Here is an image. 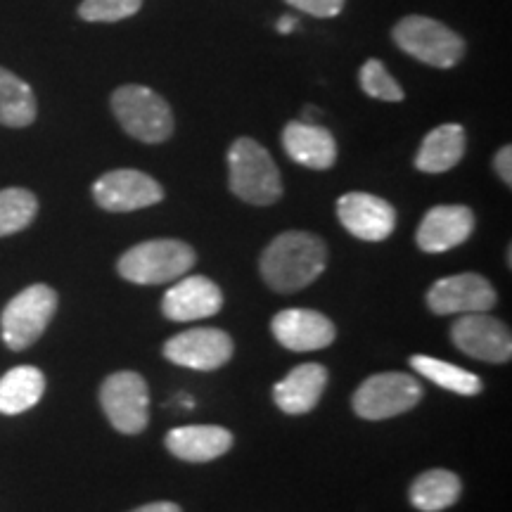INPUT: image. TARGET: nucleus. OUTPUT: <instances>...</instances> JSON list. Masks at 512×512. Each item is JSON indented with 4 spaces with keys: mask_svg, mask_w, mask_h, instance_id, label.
Here are the masks:
<instances>
[{
    "mask_svg": "<svg viewBox=\"0 0 512 512\" xmlns=\"http://www.w3.org/2000/svg\"><path fill=\"white\" fill-rule=\"evenodd\" d=\"M411 366L415 373L437 384L441 389H448V392L460 394V396H477L484 389L482 380L470 370L456 366V363L439 361V358L432 356H413Z\"/></svg>",
    "mask_w": 512,
    "mask_h": 512,
    "instance_id": "24",
    "label": "nucleus"
},
{
    "mask_svg": "<svg viewBox=\"0 0 512 512\" xmlns=\"http://www.w3.org/2000/svg\"><path fill=\"white\" fill-rule=\"evenodd\" d=\"M465 128L460 124H444L430 131L422 140L418 155H415V169L422 174H444L460 164L465 157Z\"/></svg>",
    "mask_w": 512,
    "mask_h": 512,
    "instance_id": "20",
    "label": "nucleus"
},
{
    "mask_svg": "<svg viewBox=\"0 0 512 512\" xmlns=\"http://www.w3.org/2000/svg\"><path fill=\"white\" fill-rule=\"evenodd\" d=\"M496 290L484 275L460 273L441 278L427 292V306L437 316H465V313H489L496 306Z\"/></svg>",
    "mask_w": 512,
    "mask_h": 512,
    "instance_id": "12",
    "label": "nucleus"
},
{
    "mask_svg": "<svg viewBox=\"0 0 512 512\" xmlns=\"http://www.w3.org/2000/svg\"><path fill=\"white\" fill-rule=\"evenodd\" d=\"M283 147L292 162L313 171L332 169L337 162V143L332 133L309 121H290L283 131Z\"/></svg>",
    "mask_w": 512,
    "mask_h": 512,
    "instance_id": "17",
    "label": "nucleus"
},
{
    "mask_svg": "<svg viewBox=\"0 0 512 512\" xmlns=\"http://www.w3.org/2000/svg\"><path fill=\"white\" fill-rule=\"evenodd\" d=\"M143 8V0H83L79 17L83 22H121Z\"/></svg>",
    "mask_w": 512,
    "mask_h": 512,
    "instance_id": "27",
    "label": "nucleus"
},
{
    "mask_svg": "<svg viewBox=\"0 0 512 512\" xmlns=\"http://www.w3.org/2000/svg\"><path fill=\"white\" fill-rule=\"evenodd\" d=\"M100 406L114 430L121 434H140L150 422V392L143 375L121 370L102 382Z\"/></svg>",
    "mask_w": 512,
    "mask_h": 512,
    "instance_id": "8",
    "label": "nucleus"
},
{
    "mask_svg": "<svg viewBox=\"0 0 512 512\" xmlns=\"http://www.w3.org/2000/svg\"><path fill=\"white\" fill-rule=\"evenodd\" d=\"M164 444L171 456L185 463H209L233 448V434L219 425H188L171 430Z\"/></svg>",
    "mask_w": 512,
    "mask_h": 512,
    "instance_id": "19",
    "label": "nucleus"
},
{
    "mask_svg": "<svg viewBox=\"0 0 512 512\" xmlns=\"http://www.w3.org/2000/svg\"><path fill=\"white\" fill-rule=\"evenodd\" d=\"M494 169L505 185H512V147L505 145L496 152Z\"/></svg>",
    "mask_w": 512,
    "mask_h": 512,
    "instance_id": "29",
    "label": "nucleus"
},
{
    "mask_svg": "<svg viewBox=\"0 0 512 512\" xmlns=\"http://www.w3.org/2000/svg\"><path fill=\"white\" fill-rule=\"evenodd\" d=\"M57 311V292L50 285H29L10 299L0 316L5 347L24 351L43 337Z\"/></svg>",
    "mask_w": 512,
    "mask_h": 512,
    "instance_id": "6",
    "label": "nucleus"
},
{
    "mask_svg": "<svg viewBox=\"0 0 512 512\" xmlns=\"http://www.w3.org/2000/svg\"><path fill=\"white\" fill-rule=\"evenodd\" d=\"M318 110H316V107H306V110H304V119L302 121H309V124H316V119H318Z\"/></svg>",
    "mask_w": 512,
    "mask_h": 512,
    "instance_id": "32",
    "label": "nucleus"
},
{
    "mask_svg": "<svg viewBox=\"0 0 512 512\" xmlns=\"http://www.w3.org/2000/svg\"><path fill=\"white\" fill-rule=\"evenodd\" d=\"M273 337L290 351H320L335 342V323L313 309H285L273 318Z\"/></svg>",
    "mask_w": 512,
    "mask_h": 512,
    "instance_id": "15",
    "label": "nucleus"
},
{
    "mask_svg": "<svg viewBox=\"0 0 512 512\" xmlns=\"http://www.w3.org/2000/svg\"><path fill=\"white\" fill-rule=\"evenodd\" d=\"M131 512H183V510H181V505H176L171 501H157V503L140 505V508L131 510Z\"/></svg>",
    "mask_w": 512,
    "mask_h": 512,
    "instance_id": "30",
    "label": "nucleus"
},
{
    "mask_svg": "<svg viewBox=\"0 0 512 512\" xmlns=\"http://www.w3.org/2000/svg\"><path fill=\"white\" fill-rule=\"evenodd\" d=\"M38 105L31 86L10 69L0 67V124L24 128L36 121Z\"/></svg>",
    "mask_w": 512,
    "mask_h": 512,
    "instance_id": "23",
    "label": "nucleus"
},
{
    "mask_svg": "<svg viewBox=\"0 0 512 512\" xmlns=\"http://www.w3.org/2000/svg\"><path fill=\"white\" fill-rule=\"evenodd\" d=\"M223 294L214 280L204 275H188L178 278V283L166 290L162 299V313L176 323H192V320L211 318L221 311Z\"/></svg>",
    "mask_w": 512,
    "mask_h": 512,
    "instance_id": "16",
    "label": "nucleus"
},
{
    "mask_svg": "<svg viewBox=\"0 0 512 512\" xmlns=\"http://www.w3.org/2000/svg\"><path fill=\"white\" fill-rule=\"evenodd\" d=\"M422 399V384L406 373H380L361 382L351 406L363 420H389L413 411Z\"/></svg>",
    "mask_w": 512,
    "mask_h": 512,
    "instance_id": "7",
    "label": "nucleus"
},
{
    "mask_svg": "<svg viewBox=\"0 0 512 512\" xmlns=\"http://www.w3.org/2000/svg\"><path fill=\"white\" fill-rule=\"evenodd\" d=\"M93 200L112 214L147 209L164 200V188L155 178L136 169H117L102 174L93 183Z\"/></svg>",
    "mask_w": 512,
    "mask_h": 512,
    "instance_id": "9",
    "label": "nucleus"
},
{
    "mask_svg": "<svg viewBox=\"0 0 512 512\" xmlns=\"http://www.w3.org/2000/svg\"><path fill=\"white\" fill-rule=\"evenodd\" d=\"M230 192L242 202L268 207L283 197V181L271 152L254 138H238L228 150Z\"/></svg>",
    "mask_w": 512,
    "mask_h": 512,
    "instance_id": "2",
    "label": "nucleus"
},
{
    "mask_svg": "<svg viewBox=\"0 0 512 512\" xmlns=\"http://www.w3.org/2000/svg\"><path fill=\"white\" fill-rule=\"evenodd\" d=\"M460 494H463V482L456 472L427 470L411 484L408 498L420 512H441L456 505Z\"/></svg>",
    "mask_w": 512,
    "mask_h": 512,
    "instance_id": "22",
    "label": "nucleus"
},
{
    "mask_svg": "<svg viewBox=\"0 0 512 512\" xmlns=\"http://www.w3.org/2000/svg\"><path fill=\"white\" fill-rule=\"evenodd\" d=\"M339 223L358 240L382 242L394 233L396 211L392 204L370 192H347L337 200Z\"/></svg>",
    "mask_w": 512,
    "mask_h": 512,
    "instance_id": "13",
    "label": "nucleus"
},
{
    "mask_svg": "<svg viewBox=\"0 0 512 512\" xmlns=\"http://www.w3.org/2000/svg\"><path fill=\"white\" fill-rule=\"evenodd\" d=\"M358 81H361L363 93L375 100L401 102L406 98V95H403V88L396 83L394 76L387 72V67H384L380 60H368L363 64L361 74H358Z\"/></svg>",
    "mask_w": 512,
    "mask_h": 512,
    "instance_id": "26",
    "label": "nucleus"
},
{
    "mask_svg": "<svg viewBox=\"0 0 512 512\" xmlns=\"http://www.w3.org/2000/svg\"><path fill=\"white\" fill-rule=\"evenodd\" d=\"M112 112L121 128L140 143L157 145L174 133V112L152 88L128 83L112 93Z\"/></svg>",
    "mask_w": 512,
    "mask_h": 512,
    "instance_id": "4",
    "label": "nucleus"
},
{
    "mask_svg": "<svg viewBox=\"0 0 512 512\" xmlns=\"http://www.w3.org/2000/svg\"><path fill=\"white\" fill-rule=\"evenodd\" d=\"M328 266V245L306 230H285L264 249L259 271L264 283L280 294H292L316 283Z\"/></svg>",
    "mask_w": 512,
    "mask_h": 512,
    "instance_id": "1",
    "label": "nucleus"
},
{
    "mask_svg": "<svg viewBox=\"0 0 512 512\" xmlns=\"http://www.w3.org/2000/svg\"><path fill=\"white\" fill-rule=\"evenodd\" d=\"M46 394V375L36 366H17L0 377V413L19 415Z\"/></svg>",
    "mask_w": 512,
    "mask_h": 512,
    "instance_id": "21",
    "label": "nucleus"
},
{
    "mask_svg": "<svg viewBox=\"0 0 512 512\" xmlns=\"http://www.w3.org/2000/svg\"><path fill=\"white\" fill-rule=\"evenodd\" d=\"M328 368L320 363H302L285 380H280L273 387V399L278 408L287 415H304L311 413L318 406L320 396L328 387Z\"/></svg>",
    "mask_w": 512,
    "mask_h": 512,
    "instance_id": "18",
    "label": "nucleus"
},
{
    "mask_svg": "<svg viewBox=\"0 0 512 512\" xmlns=\"http://www.w3.org/2000/svg\"><path fill=\"white\" fill-rule=\"evenodd\" d=\"M197 254L181 240H147L119 259L117 271L133 285H166L183 278L195 266Z\"/></svg>",
    "mask_w": 512,
    "mask_h": 512,
    "instance_id": "3",
    "label": "nucleus"
},
{
    "mask_svg": "<svg viewBox=\"0 0 512 512\" xmlns=\"http://www.w3.org/2000/svg\"><path fill=\"white\" fill-rule=\"evenodd\" d=\"M294 29H297V19L290 17V15L280 17V22H278L280 34H290V31H294Z\"/></svg>",
    "mask_w": 512,
    "mask_h": 512,
    "instance_id": "31",
    "label": "nucleus"
},
{
    "mask_svg": "<svg viewBox=\"0 0 512 512\" xmlns=\"http://www.w3.org/2000/svg\"><path fill=\"white\" fill-rule=\"evenodd\" d=\"M285 3H290L292 8L306 12V15L330 19V17H337L339 12L344 10L347 0H285Z\"/></svg>",
    "mask_w": 512,
    "mask_h": 512,
    "instance_id": "28",
    "label": "nucleus"
},
{
    "mask_svg": "<svg viewBox=\"0 0 512 512\" xmlns=\"http://www.w3.org/2000/svg\"><path fill=\"white\" fill-rule=\"evenodd\" d=\"M453 344L463 354L486 363H508L512 337L508 325L489 313H465L451 325Z\"/></svg>",
    "mask_w": 512,
    "mask_h": 512,
    "instance_id": "10",
    "label": "nucleus"
},
{
    "mask_svg": "<svg viewBox=\"0 0 512 512\" xmlns=\"http://www.w3.org/2000/svg\"><path fill=\"white\" fill-rule=\"evenodd\" d=\"M394 43L403 53L437 69H451L465 57V41L439 19L408 15L392 29Z\"/></svg>",
    "mask_w": 512,
    "mask_h": 512,
    "instance_id": "5",
    "label": "nucleus"
},
{
    "mask_svg": "<svg viewBox=\"0 0 512 512\" xmlns=\"http://www.w3.org/2000/svg\"><path fill=\"white\" fill-rule=\"evenodd\" d=\"M38 214L36 195L27 188L0 190V238L29 228Z\"/></svg>",
    "mask_w": 512,
    "mask_h": 512,
    "instance_id": "25",
    "label": "nucleus"
},
{
    "mask_svg": "<svg viewBox=\"0 0 512 512\" xmlns=\"http://www.w3.org/2000/svg\"><path fill=\"white\" fill-rule=\"evenodd\" d=\"M162 354L181 368L219 370L233 358V339L219 328H192L171 337Z\"/></svg>",
    "mask_w": 512,
    "mask_h": 512,
    "instance_id": "11",
    "label": "nucleus"
},
{
    "mask_svg": "<svg viewBox=\"0 0 512 512\" xmlns=\"http://www.w3.org/2000/svg\"><path fill=\"white\" fill-rule=\"evenodd\" d=\"M472 230H475V214L472 209L463 207V204H441L425 214L420 221L418 233V247L427 254H441L451 252L470 240Z\"/></svg>",
    "mask_w": 512,
    "mask_h": 512,
    "instance_id": "14",
    "label": "nucleus"
}]
</instances>
